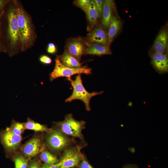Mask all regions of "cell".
<instances>
[{
  "mask_svg": "<svg viewBox=\"0 0 168 168\" xmlns=\"http://www.w3.org/2000/svg\"><path fill=\"white\" fill-rule=\"evenodd\" d=\"M15 7L19 28L21 49L23 51L33 44L34 31L31 20L23 7L16 3Z\"/></svg>",
  "mask_w": 168,
  "mask_h": 168,
  "instance_id": "1",
  "label": "cell"
},
{
  "mask_svg": "<svg viewBox=\"0 0 168 168\" xmlns=\"http://www.w3.org/2000/svg\"><path fill=\"white\" fill-rule=\"evenodd\" d=\"M70 81L73 88L71 95L66 99V102H71L75 100H79L84 103L86 110L88 111L91 110L90 106V100L92 97L96 95L102 94L103 91L99 92L93 91L90 93L87 91L82 84L81 74H78L74 80L71 78H67Z\"/></svg>",
  "mask_w": 168,
  "mask_h": 168,
  "instance_id": "2",
  "label": "cell"
},
{
  "mask_svg": "<svg viewBox=\"0 0 168 168\" xmlns=\"http://www.w3.org/2000/svg\"><path fill=\"white\" fill-rule=\"evenodd\" d=\"M57 130L63 133L77 138H82V131L85 127L84 121L75 119L71 114L67 115L62 121L54 122Z\"/></svg>",
  "mask_w": 168,
  "mask_h": 168,
  "instance_id": "3",
  "label": "cell"
},
{
  "mask_svg": "<svg viewBox=\"0 0 168 168\" xmlns=\"http://www.w3.org/2000/svg\"><path fill=\"white\" fill-rule=\"evenodd\" d=\"M92 69L85 66L79 68H70L63 65L58 58L57 57L55 59V66L53 71L50 74V80L53 81L58 77H66L71 78L74 75L84 74L89 75L91 74Z\"/></svg>",
  "mask_w": 168,
  "mask_h": 168,
  "instance_id": "4",
  "label": "cell"
},
{
  "mask_svg": "<svg viewBox=\"0 0 168 168\" xmlns=\"http://www.w3.org/2000/svg\"><path fill=\"white\" fill-rule=\"evenodd\" d=\"M22 140L21 136L12 133L8 127L0 131V141L7 156L13 154L20 148Z\"/></svg>",
  "mask_w": 168,
  "mask_h": 168,
  "instance_id": "5",
  "label": "cell"
},
{
  "mask_svg": "<svg viewBox=\"0 0 168 168\" xmlns=\"http://www.w3.org/2000/svg\"><path fill=\"white\" fill-rule=\"evenodd\" d=\"M7 19L8 38L11 47H14L20 44V40L19 26L15 7L10 8Z\"/></svg>",
  "mask_w": 168,
  "mask_h": 168,
  "instance_id": "6",
  "label": "cell"
},
{
  "mask_svg": "<svg viewBox=\"0 0 168 168\" xmlns=\"http://www.w3.org/2000/svg\"><path fill=\"white\" fill-rule=\"evenodd\" d=\"M43 149L42 138L39 135H36L21 147V154L28 160L35 156Z\"/></svg>",
  "mask_w": 168,
  "mask_h": 168,
  "instance_id": "7",
  "label": "cell"
},
{
  "mask_svg": "<svg viewBox=\"0 0 168 168\" xmlns=\"http://www.w3.org/2000/svg\"><path fill=\"white\" fill-rule=\"evenodd\" d=\"M62 132L53 130L48 133L46 138V144L51 150L55 151H61L69 144V139Z\"/></svg>",
  "mask_w": 168,
  "mask_h": 168,
  "instance_id": "8",
  "label": "cell"
},
{
  "mask_svg": "<svg viewBox=\"0 0 168 168\" xmlns=\"http://www.w3.org/2000/svg\"><path fill=\"white\" fill-rule=\"evenodd\" d=\"M166 24L157 35L149 53L167 54L168 29Z\"/></svg>",
  "mask_w": 168,
  "mask_h": 168,
  "instance_id": "9",
  "label": "cell"
},
{
  "mask_svg": "<svg viewBox=\"0 0 168 168\" xmlns=\"http://www.w3.org/2000/svg\"><path fill=\"white\" fill-rule=\"evenodd\" d=\"M65 48L80 62L82 57L85 54L86 46L84 39L78 37L69 39L67 41Z\"/></svg>",
  "mask_w": 168,
  "mask_h": 168,
  "instance_id": "10",
  "label": "cell"
},
{
  "mask_svg": "<svg viewBox=\"0 0 168 168\" xmlns=\"http://www.w3.org/2000/svg\"><path fill=\"white\" fill-rule=\"evenodd\" d=\"M81 154L78 149L69 148L64 152L60 161L59 168H70L77 166L81 159Z\"/></svg>",
  "mask_w": 168,
  "mask_h": 168,
  "instance_id": "11",
  "label": "cell"
},
{
  "mask_svg": "<svg viewBox=\"0 0 168 168\" xmlns=\"http://www.w3.org/2000/svg\"><path fill=\"white\" fill-rule=\"evenodd\" d=\"M84 40L85 42L88 43L109 46L107 33L101 26L93 28Z\"/></svg>",
  "mask_w": 168,
  "mask_h": 168,
  "instance_id": "12",
  "label": "cell"
},
{
  "mask_svg": "<svg viewBox=\"0 0 168 168\" xmlns=\"http://www.w3.org/2000/svg\"><path fill=\"white\" fill-rule=\"evenodd\" d=\"M151 63L156 71L163 74L168 71L167 54L149 53Z\"/></svg>",
  "mask_w": 168,
  "mask_h": 168,
  "instance_id": "13",
  "label": "cell"
},
{
  "mask_svg": "<svg viewBox=\"0 0 168 168\" xmlns=\"http://www.w3.org/2000/svg\"><path fill=\"white\" fill-rule=\"evenodd\" d=\"M115 10V5L113 0H104L101 15V24L104 28L108 29Z\"/></svg>",
  "mask_w": 168,
  "mask_h": 168,
  "instance_id": "14",
  "label": "cell"
},
{
  "mask_svg": "<svg viewBox=\"0 0 168 168\" xmlns=\"http://www.w3.org/2000/svg\"><path fill=\"white\" fill-rule=\"evenodd\" d=\"M86 13L88 23L87 30L90 31L96 25L100 17L94 0L91 1L89 6Z\"/></svg>",
  "mask_w": 168,
  "mask_h": 168,
  "instance_id": "15",
  "label": "cell"
},
{
  "mask_svg": "<svg viewBox=\"0 0 168 168\" xmlns=\"http://www.w3.org/2000/svg\"><path fill=\"white\" fill-rule=\"evenodd\" d=\"M85 43L86 46L85 54H86L95 55L101 56L104 55H110L112 54L110 46L97 44L88 43L85 41Z\"/></svg>",
  "mask_w": 168,
  "mask_h": 168,
  "instance_id": "16",
  "label": "cell"
},
{
  "mask_svg": "<svg viewBox=\"0 0 168 168\" xmlns=\"http://www.w3.org/2000/svg\"><path fill=\"white\" fill-rule=\"evenodd\" d=\"M122 24L120 20L117 16L114 15L110 23L107 32L108 45L109 46L119 32Z\"/></svg>",
  "mask_w": 168,
  "mask_h": 168,
  "instance_id": "17",
  "label": "cell"
},
{
  "mask_svg": "<svg viewBox=\"0 0 168 168\" xmlns=\"http://www.w3.org/2000/svg\"><path fill=\"white\" fill-rule=\"evenodd\" d=\"M57 57L61 63L66 67L72 68L82 67V64L72 56L65 48L63 54Z\"/></svg>",
  "mask_w": 168,
  "mask_h": 168,
  "instance_id": "18",
  "label": "cell"
},
{
  "mask_svg": "<svg viewBox=\"0 0 168 168\" xmlns=\"http://www.w3.org/2000/svg\"><path fill=\"white\" fill-rule=\"evenodd\" d=\"M24 123L26 129L33 130L36 132H46L48 133L53 130L48 128L46 125L35 122L29 118L27 119V121Z\"/></svg>",
  "mask_w": 168,
  "mask_h": 168,
  "instance_id": "19",
  "label": "cell"
},
{
  "mask_svg": "<svg viewBox=\"0 0 168 168\" xmlns=\"http://www.w3.org/2000/svg\"><path fill=\"white\" fill-rule=\"evenodd\" d=\"M41 160L46 164L52 165L58 162L57 158L47 150L43 149L40 154Z\"/></svg>",
  "mask_w": 168,
  "mask_h": 168,
  "instance_id": "20",
  "label": "cell"
},
{
  "mask_svg": "<svg viewBox=\"0 0 168 168\" xmlns=\"http://www.w3.org/2000/svg\"><path fill=\"white\" fill-rule=\"evenodd\" d=\"M8 128L12 133L19 136H21L26 130L24 123L17 122L14 120L12 121L11 125Z\"/></svg>",
  "mask_w": 168,
  "mask_h": 168,
  "instance_id": "21",
  "label": "cell"
},
{
  "mask_svg": "<svg viewBox=\"0 0 168 168\" xmlns=\"http://www.w3.org/2000/svg\"><path fill=\"white\" fill-rule=\"evenodd\" d=\"M15 168H27L28 165V160L21 155H17L14 158Z\"/></svg>",
  "mask_w": 168,
  "mask_h": 168,
  "instance_id": "22",
  "label": "cell"
},
{
  "mask_svg": "<svg viewBox=\"0 0 168 168\" xmlns=\"http://www.w3.org/2000/svg\"><path fill=\"white\" fill-rule=\"evenodd\" d=\"M91 1L90 0H76L74 1L73 4L86 13L89 6Z\"/></svg>",
  "mask_w": 168,
  "mask_h": 168,
  "instance_id": "23",
  "label": "cell"
},
{
  "mask_svg": "<svg viewBox=\"0 0 168 168\" xmlns=\"http://www.w3.org/2000/svg\"><path fill=\"white\" fill-rule=\"evenodd\" d=\"M96 7L100 14V16L102 15L104 0H94Z\"/></svg>",
  "mask_w": 168,
  "mask_h": 168,
  "instance_id": "24",
  "label": "cell"
},
{
  "mask_svg": "<svg viewBox=\"0 0 168 168\" xmlns=\"http://www.w3.org/2000/svg\"><path fill=\"white\" fill-rule=\"evenodd\" d=\"M39 60L41 63L44 64H49L52 62L51 58L46 55L41 56L40 57Z\"/></svg>",
  "mask_w": 168,
  "mask_h": 168,
  "instance_id": "25",
  "label": "cell"
},
{
  "mask_svg": "<svg viewBox=\"0 0 168 168\" xmlns=\"http://www.w3.org/2000/svg\"><path fill=\"white\" fill-rule=\"evenodd\" d=\"M56 51V47L54 44L51 43L49 44L47 48V52L50 54L55 53Z\"/></svg>",
  "mask_w": 168,
  "mask_h": 168,
  "instance_id": "26",
  "label": "cell"
},
{
  "mask_svg": "<svg viewBox=\"0 0 168 168\" xmlns=\"http://www.w3.org/2000/svg\"><path fill=\"white\" fill-rule=\"evenodd\" d=\"M61 165V162L60 161L58 163L54 164H44L42 166L41 168H59Z\"/></svg>",
  "mask_w": 168,
  "mask_h": 168,
  "instance_id": "27",
  "label": "cell"
},
{
  "mask_svg": "<svg viewBox=\"0 0 168 168\" xmlns=\"http://www.w3.org/2000/svg\"><path fill=\"white\" fill-rule=\"evenodd\" d=\"M27 167V168H41L39 162L37 161H31Z\"/></svg>",
  "mask_w": 168,
  "mask_h": 168,
  "instance_id": "28",
  "label": "cell"
},
{
  "mask_svg": "<svg viewBox=\"0 0 168 168\" xmlns=\"http://www.w3.org/2000/svg\"><path fill=\"white\" fill-rule=\"evenodd\" d=\"M80 168H93V167L85 160H83L80 165Z\"/></svg>",
  "mask_w": 168,
  "mask_h": 168,
  "instance_id": "29",
  "label": "cell"
},
{
  "mask_svg": "<svg viewBox=\"0 0 168 168\" xmlns=\"http://www.w3.org/2000/svg\"><path fill=\"white\" fill-rule=\"evenodd\" d=\"M8 1L7 0H0V11L4 8Z\"/></svg>",
  "mask_w": 168,
  "mask_h": 168,
  "instance_id": "30",
  "label": "cell"
},
{
  "mask_svg": "<svg viewBox=\"0 0 168 168\" xmlns=\"http://www.w3.org/2000/svg\"><path fill=\"white\" fill-rule=\"evenodd\" d=\"M124 168H138V167L134 165L129 164L125 166Z\"/></svg>",
  "mask_w": 168,
  "mask_h": 168,
  "instance_id": "31",
  "label": "cell"
},
{
  "mask_svg": "<svg viewBox=\"0 0 168 168\" xmlns=\"http://www.w3.org/2000/svg\"><path fill=\"white\" fill-rule=\"evenodd\" d=\"M0 51L6 52V49L4 48L3 46L2 45L0 39Z\"/></svg>",
  "mask_w": 168,
  "mask_h": 168,
  "instance_id": "32",
  "label": "cell"
}]
</instances>
